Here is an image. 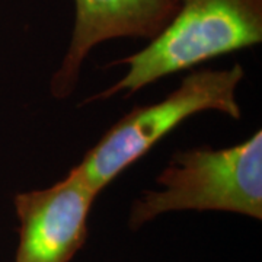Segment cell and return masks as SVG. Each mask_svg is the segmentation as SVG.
<instances>
[{
  "instance_id": "obj_1",
  "label": "cell",
  "mask_w": 262,
  "mask_h": 262,
  "mask_svg": "<svg viewBox=\"0 0 262 262\" xmlns=\"http://www.w3.org/2000/svg\"><path fill=\"white\" fill-rule=\"evenodd\" d=\"M131 204L127 225L139 230L177 211H223L262 219V131L225 149L194 147L172 156Z\"/></svg>"
},
{
  "instance_id": "obj_2",
  "label": "cell",
  "mask_w": 262,
  "mask_h": 262,
  "mask_svg": "<svg viewBox=\"0 0 262 262\" xmlns=\"http://www.w3.org/2000/svg\"><path fill=\"white\" fill-rule=\"evenodd\" d=\"M169 27L146 47L115 61L127 72L113 86L88 99L106 101L136 94L166 76L262 42V0H175Z\"/></svg>"
},
{
  "instance_id": "obj_3",
  "label": "cell",
  "mask_w": 262,
  "mask_h": 262,
  "mask_svg": "<svg viewBox=\"0 0 262 262\" xmlns=\"http://www.w3.org/2000/svg\"><path fill=\"white\" fill-rule=\"evenodd\" d=\"M244 77L241 64L223 70L203 69L188 73L178 88L162 101L136 106L111 125L76 168L101 194L114 179L189 117L214 111L241 120L242 108L237 101V89Z\"/></svg>"
},
{
  "instance_id": "obj_4",
  "label": "cell",
  "mask_w": 262,
  "mask_h": 262,
  "mask_svg": "<svg viewBox=\"0 0 262 262\" xmlns=\"http://www.w3.org/2000/svg\"><path fill=\"white\" fill-rule=\"evenodd\" d=\"M96 192L73 166L51 187L13 196L18 248L13 262H72L86 244Z\"/></svg>"
},
{
  "instance_id": "obj_5",
  "label": "cell",
  "mask_w": 262,
  "mask_h": 262,
  "mask_svg": "<svg viewBox=\"0 0 262 262\" xmlns=\"http://www.w3.org/2000/svg\"><path fill=\"white\" fill-rule=\"evenodd\" d=\"M178 10L175 0H75V22L69 47L51 76L50 94L72 96L84 60L99 44L133 38L151 41L168 28Z\"/></svg>"
}]
</instances>
